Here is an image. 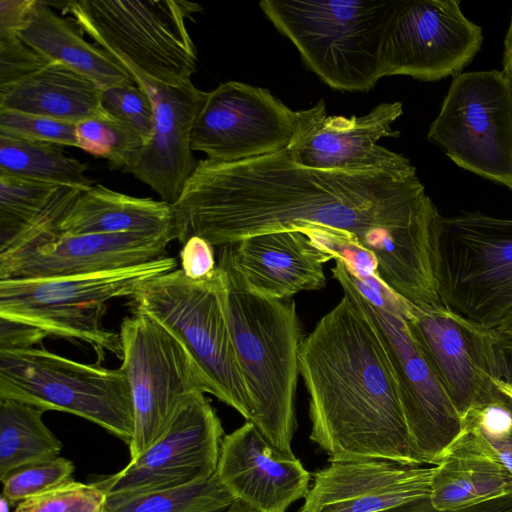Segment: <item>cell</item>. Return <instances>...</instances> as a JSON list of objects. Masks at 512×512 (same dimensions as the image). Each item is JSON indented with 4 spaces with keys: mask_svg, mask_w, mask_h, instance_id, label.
Here are the masks:
<instances>
[{
    "mask_svg": "<svg viewBox=\"0 0 512 512\" xmlns=\"http://www.w3.org/2000/svg\"><path fill=\"white\" fill-rule=\"evenodd\" d=\"M179 241L214 247L315 224L353 234L395 294L413 297L435 279L438 218L417 173H354L302 166L287 150L248 160L204 159L174 203Z\"/></svg>",
    "mask_w": 512,
    "mask_h": 512,
    "instance_id": "obj_1",
    "label": "cell"
},
{
    "mask_svg": "<svg viewBox=\"0 0 512 512\" xmlns=\"http://www.w3.org/2000/svg\"><path fill=\"white\" fill-rule=\"evenodd\" d=\"M340 301L304 337L299 372L309 395L310 440L330 462L385 459L423 465L416 455L383 334L349 271L334 259Z\"/></svg>",
    "mask_w": 512,
    "mask_h": 512,
    "instance_id": "obj_2",
    "label": "cell"
},
{
    "mask_svg": "<svg viewBox=\"0 0 512 512\" xmlns=\"http://www.w3.org/2000/svg\"><path fill=\"white\" fill-rule=\"evenodd\" d=\"M221 301L248 392L251 422L278 450L294 457L295 395L304 333L293 300L250 290L228 246L220 247Z\"/></svg>",
    "mask_w": 512,
    "mask_h": 512,
    "instance_id": "obj_3",
    "label": "cell"
},
{
    "mask_svg": "<svg viewBox=\"0 0 512 512\" xmlns=\"http://www.w3.org/2000/svg\"><path fill=\"white\" fill-rule=\"evenodd\" d=\"M398 0H263L259 6L333 89L366 92L378 80L387 24Z\"/></svg>",
    "mask_w": 512,
    "mask_h": 512,
    "instance_id": "obj_4",
    "label": "cell"
},
{
    "mask_svg": "<svg viewBox=\"0 0 512 512\" xmlns=\"http://www.w3.org/2000/svg\"><path fill=\"white\" fill-rule=\"evenodd\" d=\"M178 268L164 257L113 271L51 279L0 280V317L35 326L47 336L89 344L103 360L105 352L122 358L120 333L107 329V302L130 297L145 281Z\"/></svg>",
    "mask_w": 512,
    "mask_h": 512,
    "instance_id": "obj_5",
    "label": "cell"
},
{
    "mask_svg": "<svg viewBox=\"0 0 512 512\" xmlns=\"http://www.w3.org/2000/svg\"><path fill=\"white\" fill-rule=\"evenodd\" d=\"M444 307L492 331L512 310V219L467 212L440 215L434 241Z\"/></svg>",
    "mask_w": 512,
    "mask_h": 512,
    "instance_id": "obj_6",
    "label": "cell"
},
{
    "mask_svg": "<svg viewBox=\"0 0 512 512\" xmlns=\"http://www.w3.org/2000/svg\"><path fill=\"white\" fill-rule=\"evenodd\" d=\"M79 27L124 67L152 81H191L197 52L186 21L202 7L184 0H79L64 4Z\"/></svg>",
    "mask_w": 512,
    "mask_h": 512,
    "instance_id": "obj_7",
    "label": "cell"
},
{
    "mask_svg": "<svg viewBox=\"0 0 512 512\" xmlns=\"http://www.w3.org/2000/svg\"><path fill=\"white\" fill-rule=\"evenodd\" d=\"M221 270L192 280L177 268L143 282L129 297L130 312H143L188 349L213 396L251 421L252 409L221 301Z\"/></svg>",
    "mask_w": 512,
    "mask_h": 512,
    "instance_id": "obj_8",
    "label": "cell"
},
{
    "mask_svg": "<svg viewBox=\"0 0 512 512\" xmlns=\"http://www.w3.org/2000/svg\"><path fill=\"white\" fill-rule=\"evenodd\" d=\"M0 399L76 415L127 445L134 435L131 388L121 368L81 363L44 348L0 351Z\"/></svg>",
    "mask_w": 512,
    "mask_h": 512,
    "instance_id": "obj_9",
    "label": "cell"
},
{
    "mask_svg": "<svg viewBox=\"0 0 512 512\" xmlns=\"http://www.w3.org/2000/svg\"><path fill=\"white\" fill-rule=\"evenodd\" d=\"M119 333L120 368L130 384L134 410L128 445L134 460L163 436L190 396L213 395V389L185 345L146 313L131 312Z\"/></svg>",
    "mask_w": 512,
    "mask_h": 512,
    "instance_id": "obj_10",
    "label": "cell"
},
{
    "mask_svg": "<svg viewBox=\"0 0 512 512\" xmlns=\"http://www.w3.org/2000/svg\"><path fill=\"white\" fill-rule=\"evenodd\" d=\"M350 276L389 350L412 447L422 464L436 465L460 434L462 419L410 332L408 303L379 278L363 283Z\"/></svg>",
    "mask_w": 512,
    "mask_h": 512,
    "instance_id": "obj_11",
    "label": "cell"
},
{
    "mask_svg": "<svg viewBox=\"0 0 512 512\" xmlns=\"http://www.w3.org/2000/svg\"><path fill=\"white\" fill-rule=\"evenodd\" d=\"M427 138L459 167L512 190V88L504 72L454 76Z\"/></svg>",
    "mask_w": 512,
    "mask_h": 512,
    "instance_id": "obj_12",
    "label": "cell"
},
{
    "mask_svg": "<svg viewBox=\"0 0 512 512\" xmlns=\"http://www.w3.org/2000/svg\"><path fill=\"white\" fill-rule=\"evenodd\" d=\"M482 43V28L466 18L460 1L398 0L382 40L379 74L421 81L456 76Z\"/></svg>",
    "mask_w": 512,
    "mask_h": 512,
    "instance_id": "obj_13",
    "label": "cell"
},
{
    "mask_svg": "<svg viewBox=\"0 0 512 512\" xmlns=\"http://www.w3.org/2000/svg\"><path fill=\"white\" fill-rule=\"evenodd\" d=\"M223 427L204 393L190 396L163 436L115 474L95 482L118 501L210 479L217 470Z\"/></svg>",
    "mask_w": 512,
    "mask_h": 512,
    "instance_id": "obj_14",
    "label": "cell"
},
{
    "mask_svg": "<svg viewBox=\"0 0 512 512\" xmlns=\"http://www.w3.org/2000/svg\"><path fill=\"white\" fill-rule=\"evenodd\" d=\"M300 119L301 110H291L268 89L227 81L207 93L191 148L223 162L273 154L288 148Z\"/></svg>",
    "mask_w": 512,
    "mask_h": 512,
    "instance_id": "obj_15",
    "label": "cell"
},
{
    "mask_svg": "<svg viewBox=\"0 0 512 512\" xmlns=\"http://www.w3.org/2000/svg\"><path fill=\"white\" fill-rule=\"evenodd\" d=\"M403 114L401 102H384L356 117L327 116L324 100L301 110L297 133L286 149L302 166L354 173L407 175L416 172L405 156L378 145L400 132L392 124Z\"/></svg>",
    "mask_w": 512,
    "mask_h": 512,
    "instance_id": "obj_16",
    "label": "cell"
},
{
    "mask_svg": "<svg viewBox=\"0 0 512 512\" xmlns=\"http://www.w3.org/2000/svg\"><path fill=\"white\" fill-rule=\"evenodd\" d=\"M410 332L461 419L472 409L498 401L495 336L443 305L408 303Z\"/></svg>",
    "mask_w": 512,
    "mask_h": 512,
    "instance_id": "obj_17",
    "label": "cell"
},
{
    "mask_svg": "<svg viewBox=\"0 0 512 512\" xmlns=\"http://www.w3.org/2000/svg\"><path fill=\"white\" fill-rule=\"evenodd\" d=\"M172 240L144 233L67 235L0 255V280L51 279L113 271L167 257Z\"/></svg>",
    "mask_w": 512,
    "mask_h": 512,
    "instance_id": "obj_18",
    "label": "cell"
},
{
    "mask_svg": "<svg viewBox=\"0 0 512 512\" xmlns=\"http://www.w3.org/2000/svg\"><path fill=\"white\" fill-rule=\"evenodd\" d=\"M125 68L149 96L155 118L153 134L129 173L153 189L162 200L174 204L197 165L191 134L208 92L198 89L192 81L167 86L135 69Z\"/></svg>",
    "mask_w": 512,
    "mask_h": 512,
    "instance_id": "obj_19",
    "label": "cell"
},
{
    "mask_svg": "<svg viewBox=\"0 0 512 512\" xmlns=\"http://www.w3.org/2000/svg\"><path fill=\"white\" fill-rule=\"evenodd\" d=\"M434 470L385 459L330 462L314 473L299 512H379L429 498Z\"/></svg>",
    "mask_w": 512,
    "mask_h": 512,
    "instance_id": "obj_20",
    "label": "cell"
},
{
    "mask_svg": "<svg viewBox=\"0 0 512 512\" xmlns=\"http://www.w3.org/2000/svg\"><path fill=\"white\" fill-rule=\"evenodd\" d=\"M216 473L232 497L255 512H286L305 498L311 478L299 459L275 448L251 421L223 437Z\"/></svg>",
    "mask_w": 512,
    "mask_h": 512,
    "instance_id": "obj_21",
    "label": "cell"
},
{
    "mask_svg": "<svg viewBox=\"0 0 512 512\" xmlns=\"http://www.w3.org/2000/svg\"><path fill=\"white\" fill-rule=\"evenodd\" d=\"M227 246L247 287L280 300L325 287L323 265L333 260L297 230L258 234Z\"/></svg>",
    "mask_w": 512,
    "mask_h": 512,
    "instance_id": "obj_22",
    "label": "cell"
},
{
    "mask_svg": "<svg viewBox=\"0 0 512 512\" xmlns=\"http://www.w3.org/2000/svg\"><path fill=\"white\" fill-rule=\"evenodd\" d=\"M507 495H512V474L483 437L462 424L435 465L431 504L439 510H455Z\"/></svg>",
    "mask_w": 512,
    "mask_h": 512,
    "instance_id": "obj_23",
    "label": "cell"
},
{
    "mask_svg": "<svg viewBox=\"0 0 512 512\" xmlns=\"http://www.w3.org/2000/svg\"><path fill=\"white\" fill-rule=\"evenodd\" d=\"M67 235L144 233L179 240L174 204L139 198L102 185L84 190L59 224Z\"/></svg>",
    "mask_w": 512,
    "mask_h": 512,
    "instance_id": "obj_24",
    "label": "cell"
},
{
    "mask_svg": "<svg viewBox=\"0 0 512 512\" xmlns=\"http://www.w3.org/2000/svg\"><path fill=\"white\" fill-rule=\"evenodd\" d=\"M76 22L57 15L36 0L18 37L49 63L61 64L87 77L102 90L135 83L130 72L110 53L84 39Z\"/></svg>",
    "mask_w": 512,
    "mask_h": 512,
    "instance_id": "obj_25",
    "label": "cell"
},
{
    "mask_svg": "<svg viewBox=\"0 0 512 512\" xmlns=\"http://www.w3.org/2000/svg\"><path fill=\"white\" fill-rule=\"evenodd\" d=\"M102 89L87 77L57 63H49L29 77L0 88V110L19 111L76 124L108 115Z\"/></svg>",
    "mask_w": 512,
    "mask_h": 512,
    "instance_id": "obj_26",
    "label": "cell"
},
{
    "mask_svg": "<svg viewBox=\"0 0 512 512\" xmlns=\"http://www.w3.org/2000/svg\"><path fill=\"white\" fill-rule=\"evenodd\" d=\"M44 413L24 402L0 399V477L60 456L63 445L43 421Z\"/></svg>",
    "mask_w": 512,
    "mask_h": 512,
    "instance_id": "obj_27",
    "label": "cell"
},
{
    "mask_svg": "<svg viewBox=\"0 0 512 512\" xmlns=\"http://www.w3.org/2000/svg\"><path fill=\"white\" fill-rule=\"evenodd\" d=\"M87 165L55 144L0 136V172L57 186L88 189Z\"/></svg>",
    "mask_w": 512,
    "mask_h": 512,
    "instance_id": "obj_28",
    "label": "cell"
},
{
    "mask_svg": "<svg viewBox=\"0 0 512 512\" xmlns=\"http://www.w3.org/2000/svg\"><path fill=\"white\" fill-rule=\"evenodd\" d=\"M235 502L215 473L189 486L108 500L107 512H223Z\"/></svg>",
    "mask_w": 512,
    "mask_h": 512,
    "instance_id": "obj_29",
    "label": "cell"
},
{
    "mask_svg": "<svg viewBox=\"0 0 512 512\" xmlns=\"http://www.w3.org/2000/svg\"><path fill=\"white\" fill-rule=\"evenodd\" d=\"M77 148L108 161L111 169L129 173L145 145L143 138L128 124L103 115L75 124Z\"/></svg>",
    "mask_w": 512,
    "mask_h": 512,
    "instance_id": "obj_30",
    "label": "cell"
},
{
    "mask_svg": "<svg viewBox=\"0 0 512 512\" xmlns=\"http://www.w3.org/2000/svg\"><path fill=\"white\" fill-rule=\"evenodd\" d=\"M61 186L0 172V245L9 241Z\"/></svg>",
    "mask_w": 512,
    "mask_h": 512,
    "instance_id": "obj_31",
    "label": "cell"
},
{
    "mask_svg": "<svg viewBox=\"0 0 512 512\" xmlns=\"http://www.w3.org/2000/svg\"><path fill=\"white\" fill-rule=\"evenodd\" d=\"M74 471L73 462L62 456L19 467L0 477L1 498L16 506L73 479Z\"/></svg>",
    "mask_w": 512,
    "mask_h": 512,
    "instance_id": "obj_32",
    "label": "cell"
},
{
    "mask_svg": "<svg viewBox=\"0 0 512 512\" xmlns=\"http://www.w3.org/2000/svg\"><path fill=\"white\" fill-rule=\"evenodd\" d=\"M107 506L108 496L95 482L71 479L20 502L14 512H107Z\"/></svg>",
    "mask_w": 512,
    "mask_h": 512,
    "instance_id": "obj_33",
    "label": "cell"
},
{
    "mask_svg": "<svg viewBox=\"0 0 512 512\" xmlns=\"http://www.w3.org/2000/svg\"><path fill=\"white\" fill-rule=\"evenodd\" d=\"M103 109L112 117L131 126L145 141L154 131V109L147 93L136 83L102 91Z\"/></svg>",
    "mask_w": 512,
    "mask_h": 512,
    "instance_id": "obj_34",
    "label": "cell"
},
{
    "mask_svg": "<svg viewBox=\"0 0 512 512\" xmlns=\"http://www.w3.org/2000/svg\"><path fill=\"white\" fill-rule=\"evenodd\" d=\"M0 136L77 147L75 124L12 110H0Z\"/></svg>",
    "mask_w": 512,
    "mask_h": 512,
    "instance_id": "obj_35",
    "label": "cell"
},
{
    "mask_svg": "<svg viewBox=\"0 0 512 512\" xmlns=\"http://www.w3.org/2000/svg\"><path fill=\"white\" fill-rule=\"evenodd\" d=\"M462 424L474 428L512 474V413L501 402L470 410Z\"/></svg>",
    "mask_w": 512,
    "mask_h": 512,
    "instance_id": "obj_36",
    "label": "cell"
},
{
    "mask_svg": "<svg viewBox=\"0 0 512 512\" xmlns=\"http://www.w3.org/2000/svg\"><path fill=\"white\" fill-rule=\"evenodd\" d=\"M48 64L18 36L0 39V88L19 82Z\"/></svg>",
    "mask_w": 512,
    "mask_h": 512,
    "instance_id": "obj_37",
    "label": "cell"
},
{
    "mask_svg": "<svg viewBox=\"0 0 512 512\" xmlns=\"http://www.w3.org/2000/svg\"><path fill=\"white\" fill-rule=\"evenodd\" d=\"M214 246L199 236H190L180 251V269L192 280L212 277L217 270Z\"/></svg>",
    "mask_w": 512,
    "mask_h": 512,
    "instance_id": "obj_38",
    "label": "cell"
},
{
    "mask_svg": "<svg viewBox=\"0 0 512 512\" xmlns=\"http://www.w3.org/2000/svg\"><path fill=\"white\" fill-rule=\"evenodd\" d=\"M46 336L42 330L35 326L0 317V351L32 348Z\"/></svg>",
    "mask_w": 512,
    "mask_h": 512,
    "instance_id": "obj_39",
    "label": "cell"
},
{
    "mask_svg": "<svg viewBox=\"0 0 512 512\" xmlns=\"http://www.w3.org/2000/svg\"><path fill=\"white\" fill-rule=\"evenodd\" d=\"M36 0L0 1V39L18 36L27 24Z\"/></svg>",
    "mask_w": 512,
    "mask_h": 512,
    "instance_id": "obj_40",
    "label": "cell"
},
{
    "mask_svg": "<svg viewBox=\"0 0 512 512\" xmlns=\"http://www.w3.org/2000/svg\"><path fill=\"white\" fill-rule=\"evenodd\" d=\"M495 359L498 371V401L512 413V341L495 337Z\"/></svg>",
    "mask_w": 512,
    "mask_h": 512,
    "instance_id": "obj_41",
    "label": "cell"
},
{
    "mask_svg": "<svg viewBox=\"0 0 512 512\" xmlns=\"http://www.w3.org/2000/svg\"><path fill=\"white\" fill-rule=\"evenodd\" d=\"M503 72L512 88V15L504 39Z\"/></svg>",
    "mask_w": 512,
    "mask_h": 512,
    "instance_id": "obj_42",
    "label": "cell"
},
{
    "mask_svg": "<svg viewBox=\"0 0 512 512\" xmlns=\"http://www.w3.org/2000/svg\"><path fill=\"white\" fill-rule=\"evenodd\" d=\"M492 332L498 339L512 341V310Z\"/></svg>",
    "mask_w": 512,
    "mask_h": 512,
    "instance_id": "obj_43",
    "label": "cell"
}]
</instances>
